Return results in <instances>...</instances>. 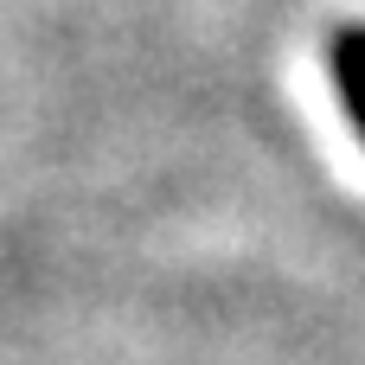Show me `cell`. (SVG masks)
<instances>
[{
  "label": "cell",
  "instance_id": "obj_1",
  "mask_svg": "<svg viewBox=\"0 0 365 365\" xmlns=\"http://www.w3.org/2000/svg\"><path fill=\"white\" fill-rule=\"evenodd\" d=\"M327 71H334V96H340V109H346V122L359 128L365 141V26H334V38H327Z\"/></svg>",
  "mask_w": 365,
  "mask_h": 365
}]
</instances>
